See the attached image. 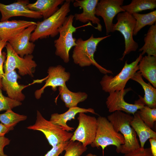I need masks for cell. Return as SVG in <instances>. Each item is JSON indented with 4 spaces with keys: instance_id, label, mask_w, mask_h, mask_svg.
Returning a JSON list of instances; mask_svg holds the SVG:
<instances>
[{
    "instance_id": "cell-1",
    "label": "cell",
    "mask_w": 156,
    "mask_h": 156,
    "mask_svg": "<svg viewBox=\"0 0 156 156\" xmlns=\"http://www.w3.org/2000/svg\"><path fill=\"white\" fill-rule=\"evenodd\" d=\"M111 35L95 38L92 34L87 40H83L81 38L77 39L76 45L74 47L72 57L73 62L81 67L88 66L92 65L95 66L102 73L113 74L112 71L100 65L94 59V54L99 43Z\"/></svg>"
},
{
    "instance_id": "cell-2",
    "label": "cell",
    "mask_w": 156,
    "mask_h": 156,
    "mask_svg": "<svg viewBox=\"0 0 156 156\" xmlns=\"http://www.w3.org/2000/svg\"><path fill=\"white\" fill-rule=\"evenodd\" d=\"M133 118L131 114L120 111H115L107 116V119L115 131L120 132L125 140V143L121 145L120 153L125 154L140 148L137 134L130 125Z\"/></svg>"
},
{
    "instance_id": "cell-3",
    "label": "cell",
    "mask_w": 156,
    "mask_h": 156,
    "mask_svg": "<svg viewBox=\"0 0 156 156\" xmlns=\"http://www.w3.org/2000/svg\"><path fill=\"white\" fill-rule=\"evenodd\" d=\"M71 0H66L59 9L53 15L36 23V27L31 33L30 41L34 42L39 39L53 38L59 34V28L63 24L66 16L70 11Z\"/></svg>"
},
{
    "instance_id": "cell-4",
    "label": "cell",
    "mask_w": 156,
    "mask_h": 156,
    "mask_svg": "<svg viewBox=\"0 0 156 156\" xmlns=\"http://www.w3.org/2000/svg\"><path fill=\"white\" fill-rule=\"evenodd\" d=\"M97 126L95 139L90 145L92 147H101L103 151L108 146H116V151L120 153L122 145L125 143L122 135L115 130L112 125L105 117L100 116L97 118Z\"/></svg>"
},
{
    "instance_id": "cell-5",
    "label": "cell",
    "mask_w": 156,
    "mask_h": 156,
    "mask_svg": "<svg viewBox=\"0 0 156 156\" xmlns=\"http://www.w3.org/2000/svg\"><path fill=\"white\" fill-rule=\"evenodd\" d=\"M142 57L141 53L131 63L126 61L121 71L114 76L105 74L100 82L102 90L109 93L124 90L129 80L138 70V65Z\"/></svg>"
},
{
    "instance_id": "cell-6",
    "label": "cell",
    "mask_w": 156,
    "mask_h": 156,
    "mask_svg": "<svg viewBox=\"0 0 156 156\" xmlns=\"http://www.w3.org/2000/svg\"><path fill=\"white\" fill-rule=\"evenodd\" d=\"M74 15L70 14L66 18L62 25L59 29V36L54 41L56 55L59 57L64 62L69 61V52L76 45L77 39L73 36L77 28L73 25Z\"/></svg>"
},
{
    "instance_id": "cell-7",
    "label": "cell",
    "mask_w": 156,
    "mask_h": 156,
    "mask_svg": "<svg viewBox=\"0 0 156 156\" xmlns=\"http://www.w3.org/2000/svg\"><path fill=\"white\" fill-rule=\"evenodd\" d=\"M27 128L42 132L52 147L70 140L73 135V133L63 130L50 121L45 119L38 110L37 111L35 123Z\"/></svg>"
},
{
    "instance_id": "cell-8",
    "label": "cell",
    "mask_w": 156,
    "mask_h": 156,
    "mask_svg": "<svg viewBox=\"0 0 156 156\" xmlns=\"http://www.w3.org/2000/svg\"><path fill=\"white\" fill-rule=\"evenodd\" d=\"M117 23L114 24L112 32L119 31L124 37L125 49L122 57L120 59L123 60L125 56L132 51H135L139 45L133 39V32L135 20L132 14L126 12H120L117 15Z\"/></svg>"
},
{
    "instance_id": "cell-9",
    "label": "cell",
    "mask_w": 156,
    "mask_h": 156,
    "mask_svg": "<svg viewBox=\"0 0 156 156\" xmlns=\"http://www.w3.org/2000/svg\"><path fill=\"white\" fill-rule=\"evenodd\" d=\"M5 47L7 54L4 66L5 73L17 69L20 75L23 76L28 75L33 77V73L37 66L36 62L33 60V56L28 55L21 57L16 53L8 42Z\"/></svg>"
},
{
    "instance_id": "cell-10",
    "label": "cell",
    "mask_w": 156,
    "mask_h": 156,
    "mask_svg": "<svg viewBox=\"0 0 156 156\" xmlns=\"http://www.w3.org/2000/svg\"><path fill=\"white\" fill-rule=\"evenodd\" d=\"M79 125L70 141L80 142L85 147L94 141L97 131V118L84 113H79L77 118Z\"/></svg>"
},
{
    "instance_id": "cell-11",
    "label": "cell",
    "mask_w": 156,
    "mask_h": 156,
    "mask_svg": "<svg viewBox=\"0 0 156 156\" xmlns=\"http://www.w3.org/2000/svg\"><path fill=\"white\" fill-rule=\"evenodd\" d=\"M131 90L129 88L109 93L106 101L108 111L112 113L120 111L133 115L138 110L143 107L145 105L143 97L140 95L139 99L135 101L134 104L128 103L125 100L124 96Z\"/></svg>"
},
{
    "instance_id": "cell-12",
    "label": "cell",
    "mask_w": 156,
    "mask_h": 156,
    "mask_svg": "<svg viewBox=\"0 0 156 156\" xmlns=\"http://www.w3.org/2000/svg\"><path fill=\"white\" fill-rule=\"evenodd\" d=\"M123 0H101L95 9V15L101 17L106 28V35H109L112 29L113 19L118 13L125 11L122 8Z\"/></svg>"
},
{
    "instance_id": "cell-13",
    "label": "cell",
    "mask_w": 156,
    "mask_h": 156,
    "mask_svg": "<svg viewBox=\"0 0 156 156\" xmlns=\"http://www.w3.org/2000/svg\"><path fill=\"white\" fill-rule=\"evenodd\" d=\"M28 0H18L8 5L0 3V12L1 17V22L7 21L14 16H23L36 19L42 17L38 12L30 10L27 5Z\"/></svg>"
},
{
    "instance_id": "cell-14",
    "label": "cell",
    "mask_w": 156,
    "mask_h": 156,
    "mask_svg": "<svg viewBox=\"0 0 156 156\" xmlns=\"http://www.w3.org/2000/svg\"><path fill=\"white\" fill-rule=\"evenodd\" d=\"M47 73V78L45 84L35 92V96L37 99L40 98L44 89L47 87H51L52 90L55 91L57 87L66 86V83L69 80L70 75L69 72L66 71L65 68L60 65L50 66L48 69Z\"/></svg>"
},
{
    "instance_id": "cell-15",
    "label": "cell",
    "mask_w": 156,
    "mask_h": 156,
    "mask_svg": "<svg viewBox=\"0 0 156 156\" xmlns=\"http://www.w3.org/2000/svg\"><path fill=\"white\" fill-rule=\"evenodd\" d=\"M36 25H33L28 27L8 41L16 53L21 57L31 54L34 51L35 44L30 40Z\"/></svg>"
},
{
    "instance_id": "cell-16",
    "label": "cell",
    "mask_w": 156,
    "mask_h": 156,
    "mask_svg": "<svg viewBox=\"0 0 156 156\" xmlns=\"http://www.w3.org/2000/svg\"><path fill=\"white\" fill-rule=\"evenodd\" d=\"M99 0H76L73 3L75 7H80L83 9V12L80 14L76 13L74 18L76 21L85 23L89 21L93 24L97 25L96 29L102 31V26L100 21L95 14V9Z\"/></svg>"
},
{
    "instance_id": "cell-17",
    "label": "cell",
    "mask_w": 156,
    "mask_h": 156,
    "mask_svg": "<svg viewBox=\"0 0 156 156\" xmlns=\"http://www.w3.org/2000/svg\"><path fill=\"white\" fill-rule=\"evenodd\" d=\"M19 78L15 70L5 73L1 80V84L2 89L6 92L8 97L21 102L25 98L22 90L29 85L18 84L17 80Z\"/></svg>"
},
{
    "instance_id": "cell-18",
    "label": "cell",
    "mask_w": 156,
    "mask_h": 156,
    "mask_svg": "<svg viewBox=\"0 0 156 156\" xmlns=\"http://www.w3.org/2000/svg\"><path fill=\"white\" fill-rule=\"evenodd\" d=\"M36 23L22 20H12L0 22V38L8 42L25 29Z\"/></svg>"
},
{
    "instance_id": "cell-19",
    "label": "cell",
    "mask_w": 156,
    "mask_h": 156,
    "mask_svg": "<svg viewBox=\"0 0 156 156\" xmlns=\"http://www.w3.org/2000/svg\"><path fill=\"white\" fill-rule=\"evenodd\" d=\"M81 112L97 114L92 108H85L77 106L70 108L66 112L62 114L54 113L52 114L50 121L63 130L68 132L72 131L74 128L68 126L67 122L72 119H74L76 115Z\"/></svg>"
},
{
    "instance_id": "cell-20",
    "label": "cell",
    "mask_w": 156,
    "mask_h": 156,
    "mask_svg": "<svg viewBox=\"0 0 156 156\" xmlns=\"http://www.w3.org/2000/svg\"><path fill=\"white\" fill-rule=\"evenodd\" d=\"M64 0H37L27 5L30 10L40 13L45 20L54 14L59 9V5H62Z\"/></svg>"
},
{
    "instance_id": "cell-21",
    "label": "cell",
    "mask_w": 156,
    "mask_h": 156,
    "mask_svg": "<svg viewBox=\"0 0 156 156\" xmlns=\"http://www.w3.org/2000/svg\"><path fill=\"white\" fill-rule=\"evenodd\" d=\"M133 116L130 125L139 137L140 148H144L145 142L148 139L156 138V133L144 123L137 111Z\"/></svg>"
},
{
    "instance_id": "cell-22",
    "label": "cell",
    "mask_w": 156,
    "mask_h": 156,
    "mask_svg": "<svg viewBox=\"0 0 156 156\" xmlns=\"http://www.w3.org/2000/svg\"><path fill=\"white\" fill-rule=\"evenodd\" d=\"M138 71L155 88H156V56L145 55L138 65Z\"/></svg>"
},
{
    "instance_id": "cell-23",
    "label": "cell",
    "mask_w": 156,
    "mask_h": 156,
    "mask_svg": "<svg viewBox=\"0 0 156 156\" xmlns=\"http://www.w3.org/2000/svg\"><path fill=\"white\" fill-rule=\"evenodd\" d=\"M60 99L64 103L66 107L68 108L77 107L78 104L85 101L88 97L85 92H73L70 91L66 86L58 87Z\"/></svg>"
},
{
    "instance_id": "cell-24",
    "label": "cell",
    "mask_w": 156,
    "mask_h": 156,
    "mask_svg": "<svg viewBox=\"0 0 156 156\" xmlns=\"http://www.w3.org/2000/svg\"><path fill=\"white\" fill-rule=\"evenodd\" d=\"M139 83L144 92L143 99L145 105L151 108H156V89L149 83H146L143 79L141 74L136 72L131 79Z\"/></svg>"
},
{
    "instance_id": "cell-25",
    "label": "cell",
    "mask_w": 156,
    "mask_h": 156,
    "mask_svg": "<svg viewBox=\"0 0 156 156\" xmlns=\"http://www.w3.org/2000/svg\"><path fill=\"white\" fill-rule=\"evenodd\" d=\"M144 44L138 51H142L143 55L146 53L147 55L156 56V24L150 26L144 38Z\"/></svg>"
},
{
    "instance_id": "cell-26",
    "label": "cell",
    "mask_w": 156,
    "mask_h": 156,
    "mask_svg": "<svg viewBox=\"0 0 156 156\" xmlns=\"http://www.w3.org/2000/svg\"><path fill=\"white\" fill-rule=\"evenodd\" d=\"M121 7L125 12L132 15L147 10H153L156 8V0H132L129 4Z\"/></svg>"
},
{
    "instance_id": "cell-27",
    "label": "cell",
    "mask_w": 156,
    "mask_h": 156,
    "mask_svg": "<svg viewBox=\"0 0 156 156\" xmlns=\"http://www.w3.org/2000/svg\"><path fill=\"white\" fill-rule=\"evenodd\" d=\"M132 15L135 20L133 36H135L146 25H152L156 23V10L145 14L135 13Z\"/></svg>"
},
{
    "instance_id": "cell-28",
    "label": "cell",
    "mask_w": 156,
    "mask_h": 156,
    "mask_svg": "<svg viewBox=\"0 0 156 156\" xmlns=\"http://www.w3.org/2000/svg\"><path fill=\"white\" fill-rule=\"evenodd\" d=\"M27 118L26 116L16 113L11 109H8L4 113L0 114V121L1 123L12 130L17 123L25 120Z\"/></svg>"
},
{
    "instance_id": "cell-29",
    "label": "cell",
    "mask_w": 156,
    "mask_h": 156,
    "mask_svg": "<svg viewBox=\"0 0 156 156\" xmlns=\"http://www.w3.org/2000/svg\"><path fill=\"white\" fill-rule=\"evenodd\" d=\"M137 112L144 123L151 129H153L156 121V108H151L145 105Z\"/></svg>"
},
{
    "instance_id": "cell-30",
    "label": "cell",
    "mask_w": 156,
    "mask_h": 156,
    "mask_svg": "<svg viewBox=\"0 0 156 156\" xmlns=\"http://www.w3.org/2000/svg\"><path fill=\"white\" fill-rule=\"evenodd\" d=\"M87 149L80 142L69 140L64 156H81Z\"/></svg>"
},
{
    "instance_id": "cell-31",
    "label": "cell",
    "mask_w": 156,
    "mask_h": 156,
    "mask_svg": "<svg viewBox=\"0 0 156 156\" xmlns=\"http://www.w3.org/2000/svg\"><path fill=\"white\" fill-rule=\"evenodd\" d=\"M21 102L8 97L3 95L1 89H0V112L12 109L14 108L21 105Z\"/></svg>"
},
{
    "instance_id": "cell-32",
    "label": "cell",
    "mask_w": 156,
    "mask_h": 156,
    "mask_svg": "<svg viewBox=\"0 0 156 156\" xmlns=\"http://www.w3.org/2000/svg\"><path fill=\"white\" fill-rule=\"evenodd\" d=\"M68 141L59 144L56 146L53 147L43 156H58L64 151L68 143Z\"/></svg>"
},
{
    "instance_id": "cell-33",
    "label": "cell",
    "mask_w": 156,
    "mask_h": 156,
    "mask_svg": "<svg viewBox=\"0 0 156 156\" xmlns=\"http://www.w3.org/2000/svg\"><path fill=\"white\" fill-rule=\"evenodd\" d=\"M123 156H153L150 148H140L134 151L125 153Z\"/></svg>"
},
{
    "instance_id": "cell-34",
    "label": "cell",
    "mask_w": 156,
    "mask_h": 156,
    "mask_svg": "<svg viewBox=\"0 0 156 156\" xmlns=\"http://www.w3.org/2000/svg\"><path fill=\"white\" fill-rule=\"evenodd\" d=\"M10 141L5 136H0V156H8L4 153L3 149L5 146L9 144Z\"/></svg>"
},
{
    "instance_id": "cell-35",
    "label": "cell",
    "mask_w": 156,
    "mask_h": 156,
    "mask_svg": "<svg viewBox=\"0 0 156 156\" xmlns=\"http://www.w3.org/2000/svg\"><path fill=\"white\" fill-rule=\"evenodd\" d=\"M6 53L4 52H2L0 56V89H2L1 80L5 74L3 71V64L6 59Z\"/></svg>"
},
{
    "instance_id": "cell-36",
    "label": "cell",
    "mask_w": 156,
    "mask_h": 156,
    "mask_svg": "<svg viewBox=\"0 0 156 156\" xmlns=\"http://www.w3.org/2000/svg\"><path fill=\"white\" fill-rule=\"evenodd\" d=\"M151 147L150 148L153 156H156V138H151L149 139Z\"/></svg>"
},
{
    "instance_id": "cell-37",
    "label": "cell",
    "mask_w": 156,
    "mask_h": 156,
    "mask_svg": "<svg viewBox=\"0 0 156 156\" xmlns=\"http://www.w3.org/2000/svg\"><path fill=\"white\" fill-rule=\"evenodd\" d=\"M12 129L8 128L1 123H0V136H4L5 135Z\"/></svg>"
},
{
    "instance_id": "cell-38",
    "label": "cell",
    "mask_w": 156,
    "mask_h": 156,
    "mask_svg": "<svg viewBox=\"0 0 156 156\" xmlns=\"http://www.w3.org/2000/svg\"><path fill=\"white\" fill-rule=\"evenodd\" d=\"M7 42L3 40L0 38V56L2 54L3 49L6 46Z\"/></svg>"
},
{
    "instance_id": "cell-39",
    "label": "cell",
    "mask_w": 156,
    "mask_h": 156,
    "mask_svg": "<svg viewBox=\"0 0 156 156\" xmlns=\"http://www.w3.org/2000/svg\"><path fill=\"white\" fill-rule=\"evenodd\" d=\"M86 156H97V155L91 153H89L87 154Z\"/></svg>"
}]
</instances>
